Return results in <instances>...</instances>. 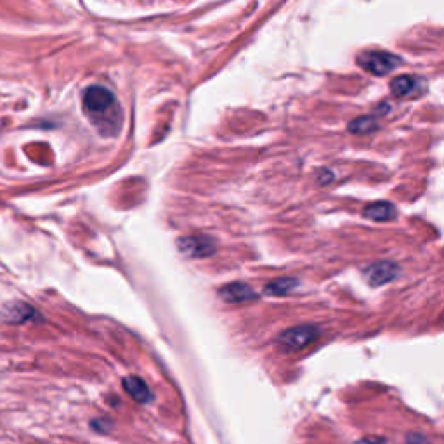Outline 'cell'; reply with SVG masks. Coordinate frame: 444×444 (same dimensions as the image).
Segmentation results:
<instances>
[{"mask_svg": "<svg viewBox=\"0 0 444 444\" xmlns=\"http://www.w3.org/2000/svg\"><path fill=\"white\" fill-rule=\"evenodd\" d=\"M83 110L87 117L106 135L120 129L122 113L113 94L101 85H92L83 92Z\"/></svg>", "mask_w": 444, "mask_h": 444, "instance_id": "1", "label": "cell"}, {"mask_svg": "<svg viewBox=\"0 0 444 444\" xmlns=\"http://www.w3.org/2000/svg\"><path fill=\"white\" fill-rule=\"evenodd\" d=\"M358 444H386L382 439H365V441L358 443Z\"/></svg>", "mask_w": 444, "mask_h": 444, "instance_id": "13", "label": "cell"}, {"mask_svg": "<svg viewBox=\"0 0 444 444\" xmlns=\"http://www.w3.org/2000/svg\"><path fill=\"white\" fill-rule=\"evenodd\" d=\"M35 313H37V311L31 309L30 306H26V304L23 302H17L7 307V320L13 321V323H24V321L35 318Z\"/></svg>", "mask_w": 444, "mask_h": 444, "instance_id": "10", "label": "cell"}, {"mask_svg": "<svg viewBox=\"0 0 444 444\" xmlns=\"http://www.w3.org/2000/svg\"><path fill=\"white\" fill-rule=\"evenodd\" d=\"M177 250L190 258H205L211 257L217 250L215 240L205 234H193L177 240Z\"/></svg>", "mask_w": 444, "mask_h": 444, "instance_id": "3", "label": "cell"}, {"mask_svg": "<svg viewBox=\"0 0 444 444\" xmlns=\"http://www.w3.org/2000/svg\"><path fill=\"white\" fill-rule=\"evenodd\" d=\"M219 297L227 304H240V302H248V300L257 299V293L247 283H229V285L222 286L219 290Z\"/></svg>", "mask_w": 444, "mask_h": 444, "instance_id": "6", "label": "cell"}, {"mask_svg": "<svg viewBox=\"0 0 444 444\" xmlns=\"http://www.w3.org/2000/svg\"><path fill=\"white\" fill-rule=\"evenodd\" d=\"M393 94L397 97H417L425 90L424 80H418L415 76H397L393 80Z\"/></svg>", "mask_w": 444, "mask_h": 444, "instance_id": "7", "label": "cell"}, {"mask_svg": "<svg viewBox=\"0 0 444 444\" xmlns=\"http://www.w3.org/2000/svg\"><path fill=\"white\" fill-rule=\"evenodd\" d=\"M358 63L363 69H366V72L382 76L387 75L389 72H393L396 66H400L401 59L396 58L394 54H389V52L368 51L359 54Z\"/></svg>", "mask_w": 444, "mask_h": 444, "instance_id": "4", "label": "cell"}, {"mask_svg": "<svg viewBox=\"0 0 444 444\" xmlns=\"http://www.w3.org/2000/svg\"><path fill=\"white\" fill-rule=\"evenodd\" d=\"M297 283L299 281H297L295 278L274 279V281H271L268 286H265L264 293H268V295H285V293L292 292V290L295 288Z\"/></svg>", "mask_w": 444, "mask_h": 444, "instance_id": "11", "label": "cell"}, {"mask_svg": "<svg viewBox=\"0 0 444 444\" xmlns=\"http://www.w3.org/2000/svg\"><path fill=\"white\" fill-rule=\"evenodd\" d=\"M375 127L377 124L373 118H358V120L352 122L349 129H351V132H354V134H368V132H372Z\"/></svg>", "mask_w": 444, "mask_h": 444, "instance_id": "12", "label": "cell"}, {"mask_svg": "<svg viewBox=\"0 0 444 444\" xmlns=\"http://www.w3.org/2000/svg\"><path fill=\"white\" fill-rule=\"evenodd\" d=\"M363 214L366 219H372V221L386 222L396 215V208L389 202H377V204H370Z\"/></svg>", "mask_w": 444, "mask_h": 444, "instance_id": "9", "label": "cell"}, {"mask_svg": "<svg viewBox=\"0 0 444 444\" xmlns=\"http://www.w3.org/2000/svg\"><path fill=\"white\" fill-rule=\"evenodd\" d=\"M124 389L129 396L132 397L138 403H148L151 400V393H149V387L146 386V382L139 377L129 375L124 379Z\"/></svg>", "mask_w": 444, "mask_h": 444, "instance_id": "8", "label": "cell"}, {"mask_svg": "<svg viewBox=\"0 0 444 444\" xmlns=\"http://www.w3.org/2000/svg\"><path fill=\"white\" fill-rule=\"evenodd\" d=\"M318 337H320V330L314 324H300V327L288 328L281 335H278L276 344L281 351L295 352L313 344Z\"/></svg>", "mask_w": 444, "mask_h": 444, "instance_id": "2", "label": "cell"}, {"mask_svg": "<svg viewBox=\"0 0 444 444\" xmlns=\"http://www.w3.org/2000/svg\"><path fill=\"white\" fill-rule=\"evenodd\" d=\"M400 276V265L394 264V262H375V264L368 265L365 269V278L370 285L380 286L386 285V283L393 281Z\"/></svg>", "mask_w": 444, "mask_h": 444, "instance_id": "5", "label": "cell"}]
</instances>
